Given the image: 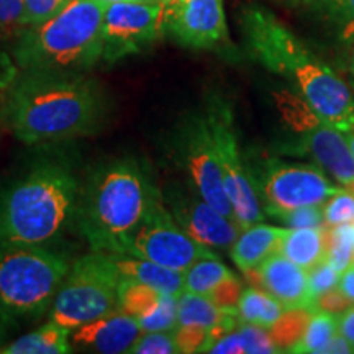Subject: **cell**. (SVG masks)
<instances>
[{"label": "cell", "instance_id": "6da1fadb", "mask_svg": "<svg viewBox=\"0 0 354 354\" xmlns=\"http://www.w3.org/2000/svg\"><path fill=\"white\" fill-rule=\"evenodd\" d=\"M240 25L251 56L287 79L313 112L342 131L354 125L351 87L272 12L250 3L241 10Z\"/></svg>", "mask_w": 354, "mask_h": 354}, {"label": "cell", "instance_id": "7a4b0ae2", "mask_svg": "<svg viewBox=\"0 0 354 354\" xmlns=\"http://www.w3.org/2000/svg\"><path fill=\"white\" fill-rule=\"evenodd\" d=\"M7 117L26 145L91 135L104 118V95L84 74L25 73L12 88Z\"/></svg>", "mask_w": 354, "mask_h": 354}, {"label": "cell", "instance_id": "3957f363", "mask_svg": "<svg viewBox=\"0 0 354 354\" xmlns=\"http://www.w3.org/2000/svg\"><path fill=\"white\" fill-rule=\"evenodd\" d=\"M104 0H69L50 20L30 26L15 48L25 73L82 74L102 61Z\"/></svg>", "mask_w": 354, "mask_h": 354}, {"label": "cell", "instance_id": "277c9868", "mask_svg": "<svg viewBox=\"0 0 354 354\" xmlns=\"http://www.w3.org/2000/svg\"><path fill=\"white\" fill-rule=\"evenodd\" d=\"M158 189L135 159L102 167L79 202V228L95 251L122 253L123 241L140 220Z\"/></svg>", "mask_w": 354, "mask_h": 354}, {"label": "cell", "instance_id": "5b68a950", "mask_svg": "<svg viewBox=\"0 0 354 354\" xmlns=\"http://www.w3.org/2000/svg\"><path fill=\"white\" fill-rule=\"evenodd\" d=\"M77 180L56 162L35 166L0 197V243L44 245L64 227L76 205Z\"/></svg>", "mask_w": 354, "mask_h": 354}, {"label": "cell", "instance_id": "8992f818", "mask_svg": "<svg viewBox=\"0 0 354 354\" xmlns=\"http://www.w3.org/2000/svg\"><path fill=\"white\" fill-rule=\"evenodd\" d=\"M69 263L43 245L0 243V312L37 317L55 300Z\"/></svg>", "mask_w": 354, "mask_h": 354}, {"label": "cell", "instance_id": "52a82bcc", "mask_svg": "<svg viewBox=\"0 0 354 354\" xmlns=\"http://www.w3.org/2000/svg\"><path fill=\"white\" fill-rule=\"evenodd\" d=\"M276 104L292 138L284 153L310 158L335 183L354 190V158L344 133L323 120L299 94L282 92Z\"/></svg>", "mask_w": 354, "mask_h": 354}, {"label": "cell", "instance_id": "ba28073f", "mask_svg": "<svg viewBox=\"0 0 354 354\" xmlns=\"http://www.w3.org/2000/svg\"><path fill=\"white\" fill-rule=\"evenodd\" d=\"M120 274L105 251H92L69 268L51 304V320L73 330L118 308Z\"/></svg>", "mask_w": 354, "mask_h": 354}, {"label": "cell", "instance_id": "9c48e42d", "mask_svg": "<svg viewBox=\"0 0 354 354\" xmlns=\"http://www.w3.org/2000/svg\"><path fill=\"white\" fill-rule=\"evenodd\" d=\"M203 113L209 122L216 158H218L221 180L228 201L232 203L234 218L241 230L261 223L264 218L263 207L250 167H246L243 159L232 105L221 95H210Z\"/></svg>", "mask_w": 354, "mask_h": 354}, {"label": "cell", "instance_id": "30bf717a", "mask_svg": "<svg viewBox=\"0 0 354 354\" xmlns=\"http://www.w3.org/2000/svg\"><path fill=\"white\" fill-rule=\"evenodd\" d=\"M122 253L149 259L180 272L198 259L216 256L209 246L190 238L177 225L159 190L153 196L140 223L128 233Z\"/></svg>", "mask_w": 354, "mask_h": 354}, {"label": "cell", "instance_id": "8fae6325", "mask_svg": "<svg viewBox=\"0 0 354 354\" xmlns=\"http://www.w3.org/2000/svg\"><path fill=\"white\" fill-rule=\"evenodd\" d=\"M169 149L174 161L187 176L189 184L203 201L236 221L221 180L218 158L205 113H185L172 128Z\"/></svg>", "mask_w": 354, "mask_h": 354}, {"label": "cell", "instance_id": "7c38bea8", "mask_svg": "<svg viewBox=\"0 0 354 354\" xmlns=\"http://www.w3.org/2000/svg\"><path fill=\"white\" fill-rule=\"evenodd\" d=\"M253 183L266 202V212L290 210L305 205H323L342 189L318 166L290 165L268 159L251 172Z\"/></svg>", "mask_w": 354, "mask_h": 354}, {"label": "cell", "instance_id": "4fadbf2b", "mask_svg": "<svg viewBox=\"0 0 354 354\" xmlns=\"http://www.w3.org/2000/svg\"><path fill=\"white\" fill-rule=\"evenodd\" d=\"M161 35H165L161 0L107 3L102 25V61L112 64L145 51Z\"/></svg>", "mask_w": 354, "mask_h": 354}, {"label": "cell", "instance_id": "5bb4252c", "mask_svg": "<svg viewBox=\"0 0 354 354\" xmlns=\"http://www.w3.org/2000/svg\"><path fill=\"white\" fill-rule=\"evenodd\" d=\"M162 32L190 50L232 48L223 0H176L162 8Z\"/></svg>", "mask_w": 354, "mask_h": 354}, {"label": "cell", "instance_id": "9a60e30c", "mask_svg": "<svg viewBox=\"0 0 354 354\" xmlns=\"http://www.w3.org/2000/svg\"><path fill=\"white\" fill-rule=\"evenodd\" d=\"M166 207L174 216L180 228L190 238L209 248H232L241 227L236 221L228 218L210 203L187 183L183 185H171L165 197Z\"/></svg>", "mask_w": 354, "mask_h": 354}, {"label": "cell", "instance_id": "2e32d148", "mask_svg": "<svg viewBox=\"0 0 354 354\" xmlns=\"http://www.w3.org/2000/svg\"><path fill=\"white\" fill-rule=\"evenodd\" d=\"M143 333L138 322L117 308L107 315L71 330V346L77 351L97 354H128Z\"/></svg>", "mask_w": 354, "mask_h": 354}, {"label": "cell", "instance_id": "e0dca14e", "mask_svg": "<svg viewBox=\"0 0 354 354\" xmlns=\"http://www.w3.org/2000/svg\"><path fill=\"white\" fill-rule=\"evenodd\" d=\"M253 272L258 277V284L287 310L304 308L312 313L318 312L317 304L308 292V271L292 263L286 256L272 254L253 269Z\"/></svg>", "mask_w": 354, "mask_h": 354}, {"label": "cell", "instance_id": "ac0fdd59", "mask_svg": "<svg viewBox=\"0 0 354 354\" xmlns=\"http://www.w3.org/2000/svg\"><path fill=\"white\" fill-rule=\"evenodd\" d=\"M107 253V251H105ZM122 279L151 286L165 294L179 297L184 290V272L159 266L153 261L127 253H107Z\"/></svg>", "mask_w": 354, "mask_h": 354}, {"label": "cell", "instance_id": "d6986e66", "mask_svg": "<svg viewBox=\"0 0 354 354\" xmlns=\"http://www.w3.org/2000/svg\"><path fill=\"white\" fill-rule=\"evenodd\" d=\"M286 228L256 223L241 230L232 245V259L241 272H250L279 251Z\"/></svg>", "mask_w": 354, "mask_h": 354}, {"label": "cell", "instance_id": "ffe728a7", "mask_svg": "<svg viewBox=\"0 0 354 354\" xmlns=\"http://www.w3.org/2000/svg\"><path fill=\"white\" fill-rule=\"evenodd\" d=\"M240 323L236 312L216 307L205 295L183 290L177 297V325H201L225 335Z\"/></svg>", "mask_w": 354, "mask_h": 354}, {"label": "cell", "instance_id": "44dd1931", "mask_svg": "<svg viewBox=\"0 0 354 354\" xmlns=\"http://www.w3.org/2000/svg\"><path fill=\"white\" fill-rule=\"evenodd\" d=\"M325 250L326 227L286 228L277 253L308 271L312 266L325 259Z\"/></svg>", "mask_w": 354, "mask_h": 354}, {"label": "cell", "instance_id": "7402d4cb", "mask_svg": "<svg viewBox=\"0 0 354 354\" xmlns=\"http://www.w3.org/2000/svg\"><path fill=\"white\" fill-rule=\"evenodd\" d=\"M212 354H274L282 353L269 330L240 323L220 336L209 349Z\"/></svg>", "mask_w": 354, "mask_h": 354}, {"label": "cell", "instance_id": "603a6c76", "mask_svg": "<svg viewBox=\"0 0 354 354\" xmlns=\"http://www.w3.org/2000/svg\"><path fill=\"white\" fill-rule=\"evenodd\" d=\"M69 335V328L51 320L0 348V354H68L73 353Z\"/></svg>", "mask_w": 354, "mask_h": 354}, {"label": "cell", "instance_id": "cb8c5ba5", "mask_svg": "<svg viewBox=\"0 0 354 354\" xmlns=\"http://www.w3.org/2000/svg\"><path fill=\"white\" fill-rule=\"evenodd\" d=\"M286 310L284 305L269 292L254 287L243 289L236 305V313L241 323H250L266 330H271L279 318L284 315Z\"/></svg>", "mask_w": 354, "mask_h": 354}, {"label": "cell", "instance_id": "d4e9b609", "mask_svg": "<svg viewBox=\"0 0 354 354\" xmlns=\"http://www.w3.org/2000/svg\"><path fill=\"white\" fill-rule=\"evenodd\" d=\"M338 333V315L325 312V310H318V312L310 317L302 336L289 349V353L323 354L328 343Z\"/></svg>", "mask_w": 354, "mask_h": 354}, {"label": "cell", "instance_id": "484cf974", "mask_svg": "<svg viewBox=\"0 0 354 354\" xmlns=\"http://www.w3.org/2000/svg\"><path fill=\"white\" fill-rule=\"evenodd\" d=\"M165 295V292L154 289L151 286L122 279L118 286V308L135 320H140L158 308Z\"/></svg>", "mask_w": 354, "mask_h": 354}, {"label": "cell", "instance_id": "4316f807", "mask_svg": "<svg viewBox=\"0 0 354 354\" xmlns=\"http://www.w3.org/2000/svg\"><path fill=\"white\" fill-rule=\"evenodd\" d=\"M234 274L216 256L202 258L184 271V290L207 295L221 281Z\"/></svg>", "mask_w": 354, "mask_h": 354}, {"label": "cell", "instance_id": "83f0119b", "mask_svg": "<svg viewBox=\"0 0 354 354\" xmlns=\"http://www.w3.org/2000/svg\"><path fill=\"white\" fill-rule=\"evenodd\" d=\"M325 259L333 264L338 271H343L354 259L351 223L326 228Z\"/></svg>", "mask_w": 354, "mask_h": 354}, {"label": "cell", "instance_id": "f1b7e54d", "mask_svg": "<svg viewBox=\"0 0 354 354\" xmlns=\"http://www.w3.org/2000/svg\"><path fill=\"white\" fill-rule=\"evenodd\" d=\"M223 336L216 330L201 325H177L174 328V338L179 353H209L216 339Z\"/></svg>", "mask_w": 354, "mask_h": 354}, {"label": "cell", "instance_id": "f546056e", "mask_svg": "<svg viewBox=\"0 0 354 354\" xmlns=\"http://www.w3.org/2000/svg\"><path fill=\"white\" fill-rule=\"evenodd\" d=\"M323 220L326 228L349 225L354 221V190L342 187L323 203Z\"/></svg>", "mask_w": 354, "mask_h": 354}, {"label": "cell", "instance_id": "4dcf8cb0", "mask_svg": "<svg viewBox=\"0 0 354 354\" xmlns=\"http://www.w3.org/2000/svg\"><path fill=\"white\" fill-rule=\"evenodd\" d=\"M136 322L143 333L145 331H172L177 326V297L166 294L158 308Z\"/></svg>", "mask_w": 354, "mask_h": 354}, {"label": "cell", "instance_id": "1f68e13d", "mask_svg": "<svg viewBox=\"0 0 354 354\" xmlns=\"http://www.w3.org/2000/svg\"><path fill=\"white\" fill-rule=\"evenodd\" d=\"M174 330L172 331H145L138 336L128 354H177Z\"/></svg>", "mask_w": 354, "mask_h": 354}, {"label": "cell", "instance_id": "d6a6232c", "mask_svg": "<svg viewBox=\"0 0 354 354\" xmlns=\"http://www.w3.org/2000/svg\"><path fill=\"white\" fill-rule=\"evenodd\" d=\"M284 225L286 228H310L325 227L323 220V205H305L297 209L281 210L269 214Z\"/></svg>", "mask_w": 354, "mask_h": 354}, {"label": "cell", "instance_id": "836d02e7", "mask_svg": "<svg viewBox=\"0 0 354 354\" xmlns=\"http://www.w3.org/2000/svg\"><path fill=\"white\" fill-rule=\"evenodd\" d=\"M339 274H342V271H338L326 259H322L320 263H317L308 269V292L313 302L317 304V299L320 295L335 289L336 284H338Z\"/></svg>", "mask_w": 354, "mask_h": 354}, {"label": "cell", "instance_id": "e575fe53", "mask_svg": "<svg viewBox=\"0 0 354 354\" xmlns=\"http://www.w3.org/2000/svg\"><path fill=\"white\" fill-rule=\"evenodd\" d=\"M68 0H24V26H35L53 19Z\"/></svg>", "mask_w": 354, "mask_h": 354}, {"label": "cell", "instance_id": "d590c367", "mask_svg": "<svg viewBox=\"0 0 354 354\" xmlns=\"http://www.w3.org/2000/svg\"><path fill=\"white\" fill-rule=\"evenodd\" d=\"M243 292L241 282L238 281L236 276H232L225 281H221L218 286H215L205 297H209L216 307L230 310V312H236L238 300Z\"/></svg>", "mask_w": 354, "mask_h": 354}, {"label": "cell", "instance_id": "8d00e7d4", "mask_svg": "<svg viewBox=\"0 0 354 354\" xmlns=\"http://www.w3.org/2000/svg\"><path fill=\"white\" fill-rule=\"evenodd\" d=\"M328 3L342 24V37L354 38V0H328Z\"/></svg>", "mask_w": 354, "mask_h": 354}, {"label": "cell", "instance_id": "74e56055", "mask_svg": "<svg viewBox=\"0 0 354 354\" xmlns=\"http://www.w3.org/2000/svg\"><path fill=\"white\" fill-rule=\"evenodd\" d=\"M24 0H0V26L13 28L24 26Z\"/></svg>", "mask_w": 354, "mask_h": 354}, {"label": "cell", "instance_id": "f35d334b", "mask_svg": "<svg viewBox=\"0 0 354 354\" xmlns=\"http://www.w3.org/2000/svg\"><path fill=\"white\" fill-rule=\"evenodd\" d=\"M349 305L351 304H349L348 300L344 299L342 294H339V290L336 289V287L317 299L318 310H325V312L336 313V315H339V313H342L343 310H346Z\"/></svg>", "mask_w": 354, "mask_h": 354}, {"label": "cell", "instance_id": "ab89813d", "mask_svg": "<svg viewBox=\"0 0 354 354\" xmlns=\"http://www.w3.org/2000/svg\"><path fill=\"white\" fill-rule=\"evenodd\" d=\"M336 289L349 304H354V259L339 274Z\"/></svg>", "mask_w": 354, "mask_h": 354}, {"label": "cell", "instance_id": "60d3db41", "mask_svg": "<svg viewBox=\"0 0 354 354\" xmlns=\"http://www.w3.org/2000/svg\"><path fill=\"white\" fill-rule=\"evenodd\" d=\"M338 330L343 338L354 348V304L338 315Z\"/></svg>", "mask_w": 354, "mask_h": 354}, {"label": "cell", "instance_id": "b9f144b4", "mask_svg": "<svg viewBox=\"0 0 354 354\" xmlns=\"http://www.w3.org/2000/svg\"><path fill=\"white\" fill-rule=\"evenodd\" d=\"M348 354V353H354V348L349 344L346 339L343 338L342 333H338L333 339L328 343V346L325 348L323 354Z\"/></svg>", "mask_w": 354, "mask_h": 354}, {"label": "cell", "instance_id": "7bdbcfd3", "mask_svg": "<svg viewBox=\"0 0 354 354\" xmlns=\"http://www.w3.org/2000/svg\"><path fill=\"white\" fill-rule=\"evenodd\" d=\"M344 138L348 141V146H349V151H351L353 158H354V125L351 128H348V130H344Z\"/></svg>", "mask_w": 354, "mask_h": 354}, {"label": "cell", "instance_id": "ee69618b", "mask_svg": "<svg viewBox=\"0 0 354 354\" xmlns=\"http://www.w3.org/2000/svg\"><path fill=\"white\" fill-rule=\"evenodd\" d=\"M6 322L7 318L2 315V312H0V343H2L3 336H6Z\"/></svg>", "mask_w": 354, "mask_h": 354}, {"label": "cell", "instance_id": "f6af8a7d", "mask_svg": "<svg viewBox=\"0 0 354 354\" xmlns=\"http://www.w3.org/2000/svg\"><path fill=\"white\" fill-rule=\"evenodd\" d=\"M172 2H176V0H161V3H162V8L167 7V6H171Z\"/></svg>", "mask_w": 354, "mask_h": 354}, {"label": "cell", "instance_id": "bcb514c9", "mask_svg": "<svg viewBox=\"0 0 354 354\" xmlns=\"http://www.w3.org/2000/svg\"><path fill=\"white\" fill-rule=\"evenodd\" d=\"M290 2H295V3H310V2H313V0H290Z\"/></svg>", "mask_w": 354, "mask_h": 354}, {"label": "cell", "instance_id": "7dc6e473", "mask_svg": "<svg viewBox=\"0 0 354 354\" xmlns=\"http://www.w3.org/2000/svg\"><path fill=\"white\" fill-rule=\"evenodd\" d=\"M351 236H353V251H354V221L351 223Z\"/></svg>", "mask_w": 354, "mask_h": 354}, {"label": "cell", "instance_id": "c3c4849f", "mask_svg": "<svg viewBox=\"0 0 354 354\" xmlns=\"http://www.w3.org/2000/svg\"><path fill=\"white\" fill-rule=\"evenodd\" d=\"M351 74L354 76V51H353V57H351Z\"/></svg>", "mask_w": 354, "mask_h": 354}, {"label": "cell", "instance_id": "681fc988", "mask_svg": "<svg viewBox=\"0 0 354 354\" xmlns=\"http://www.w3.org/2000/svg\"><path fill=\"white\" fill-rule=\"evenodd\" d=\"M105 3H112V2H120V0H104Z\"/></svg>", "mask_w": 354, "mask_h": 354}, {"label": "cell", "instance_id": "f907efd6", "mask_svg": "<svg viewBox=\"0 0 354 354\" xmlns=\"http://www.w3.org/2000/svg\"><path fill=\"white\" fill-rule=\"evenodd\" d=\"M351 86H353V91H354V81H353V82H351Z\"/></svg>", "mask_w": 354, "mask_h": 354}, {"label": "cell", "instance_id": "816d5d0a", "mask_svg": "<svg viewBox=\"0 0 354 354\" xmlns=\"http://www.w3.org/2000/svg\"><path fill=\"white\" fill-rule=\"evenodd\" d=\"M0 86H2V81H0Z\"/></svg>", "mask_w": 354, "mask_h": 354}, {"label": "cell", "instance_id": "f5cc1de1", "mask_svg": "<svg viewBox=\"0 0 354 354\" xmlns=\"http://www.w3.org/2000/svg\"><path fill=\"white\" fill-rule=\"evenodd\" d=\"M68 2H69V0H68Z\"/></svg>", "mask_w": 354, "mask_h": 354}]
</instances>
